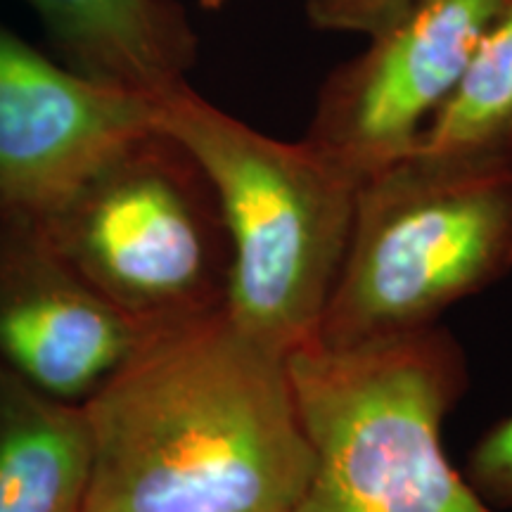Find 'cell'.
I'll list each match as a JSON object with an SVG mask.
<instances>
[{
  "instance_id": "6da1fadb",
  "label": "cell",
  "mask_w": 512,
  "mask_h": 512,
  "mask_svg": "<svg viewBox=\"0 0 512 512\" xmlns=\"http://www.w3.org/2000/svg\"><path fill=\"white\" fill-rule=\"evenodd\" d=\"M83 411V512H292L311 472L290 356L226 306L147 330Z\"/></svg>"
},
{
  "instance_id": "7a4b0ae2",
  "label": "cell",
  "mask_w": 512,
  "mask_h": 512,
  "mask_svg": "<svg viewBox=\"0 0 512 512\" xmlns=\"http://www.w3.org/2000/svg\"><path fill=\"white\" fill-rule=\"evenodd\" d=\"M155 126L200 166L219 202L230 318L283 356L316 342L361 181L309 140L266 136L190 83L159 95Z\"/></svg>"
},
{
  "instance_id": "3957f363",
  "label": "cell",
  "mask_w": 512,
  "mask_h": 512,
  "mask_svg": "<svg viewBox=\"0 0 512 512\" xmlns=\"http://www.w3.org/2000/svg\"><path fill=\"white\" fill-rule=\"evenodd\" d=\"M311 472L292 512H498L460 475L444 422L467 389L451 332L432 328L290 356Z\"/></svg>"
},
{
  "instance_id": "277c9868",
  "label": "cell",
  "mask_w": 512,
  "mask_h": 512,
  "mask_svg": "<svg viewBox=\"0 0 512 512\" xmlns=\"http://www.w3.org/2000/svg\"><path fill=\"white\" fill-rule=\"evenodd\" d=\"M512 275V176L403 157L358 188L316 342L342 349L437 325Z\"/></svg>"
},
{
  "instance_id": "5b68a950",
  "label": "cell",
  "mask_w": 512,
  "mask_h": 512,
  "mask_svg": "<svg viewBox=\"0 0 512 512\" xmlns=\"http://www.w3.org/2000/svg\"><path fill=\"white\" fill-rule=\"evenodd\" d=\"M27 226L143 328L226 306L230 247L219 202L200 166L157 126Z\"/></svg>"
},
{
  "instance_id": "8992f818",
  "label": "cell",
  "mask_w": 512,
  "mask_h": 512,
  "mask_svg": "<svg viewBox=\"0 0 512 512\" xmlns=\"http://www.w3.org/2000/svg\"><path fill=\"white\" fill-rule=\"evenodd\" d=\"M505 0H413L320 83L304 140L356 181L401 162Z\"/></svg>"
},
{
  "instance_id": "52a82bcc",
  "label": "cell",
  "mask_w": 512,
  "mask_h": 512,
  "mask_svg": "<svg viewBox=\"0 0 512 512\" xmlns=\"http://www.w3.org/2000/svg\"><path fill=\"white\" fill-rule=\"evenodd\" d=\"M155 128V100L105 86L0 24V223H36Z\"/></svg>"
},
{
  "instance_id": "ba28073f",
  "label": "cell",
  "mask_w": 512,
  "mask_h": 512,
  "mask_svg": "<svg viewBox=\"0 0 512 512\" xmlns=\"http://www.w3.org/2000/svg\"><path fill=\"white\" fill-rule=\"evenodd\" d=\"M0 228V363L38 392L83 403L150 328L102 297L36 228Z\"/></svg>"
},
{
  "instance_id": "9c48e42d",
  "label": "cell",
  "mask_w": 512,
  "mask_h": 512,
  "mask_svg": "<svg viewBox=\"0 0 512 512\" xmlns=\"http://www.w3.org/2000/svg\"><path fill=\"white\" fill-rule=\"evenodd\" d=\"M55 57L86 79L157 100L188 83L200 38L178 0H24Z\"/></svg>"
},
{
  "instance_id": "30bf717a",
  "label": "cell",
  "mask_w": 512,
  "mask_h": 512,
  "mask_svg": "<svg viewBox=\"0 0 512 512\" xmlns=\"http://www.w3.org/2000/svg\"><path fill=\"white\" fill-rule=\"evenodd\" d=\"M88 482L83 403L38 392L0 363V512H83Z\"/></svg>"
},
{
  "instance_id": "8fae6325",
  "label": "cell",
  "mask_w": 512,
  "mask_h": 512,
  "mask_svg": "<svg viewBox=\"0 0 512 512\" xmlns=\"http://www.w3.org/2000/svg\"><path fill=\"white\" fill-rule=\"evenodd\" d=\"M411 157L463 174L512 176V0L491 19Z\"/></svg>"
},
{
  "instance_id": "7c38bea8",
  "label": "cell",
  "mask_w": 512,
  "mask_h": 512,
  "mask_svg": "<svg viewBox=\"0 0 512 512\" xmlns=\"http://www.w3.org/2000/svg\"><path fill=\"white\" fill-rule=\"evenodd\" d=\"M465 477L491 508L512 512V413L477 439Z\"/></svg>"
},
{
  "instance_id": "4fadbf2b",
  "label": "cell",
  "mask_w": 512,
  "mask_h": 512,
  "mask_svg": "<svg viewBox=\"0 0 512 512\" xmlns=\"http://www.w3.org/2000/svg\"><path fill=\"white\" fill-rule=\"evenodd\" d=\"M411 3L413 0H304V12L313 29L373 36Z\"/></svg>"
},
{
  "instance_id": "5bb4252c",
  "label": "cell",
  "mask_w": 512,
  "mask_h": 512,
  "mask_svg": "<svg viewBox=\"0 0 512 512\" xmlns=\"http://www.w3.org/2000/svg\"><path fill=\"white\" fill-rule=\"evenodd\" d=\"M226 3H228V0H197V5H200L202 10H209V12L221 10Z\"/></svg>"
}]
</instances>
